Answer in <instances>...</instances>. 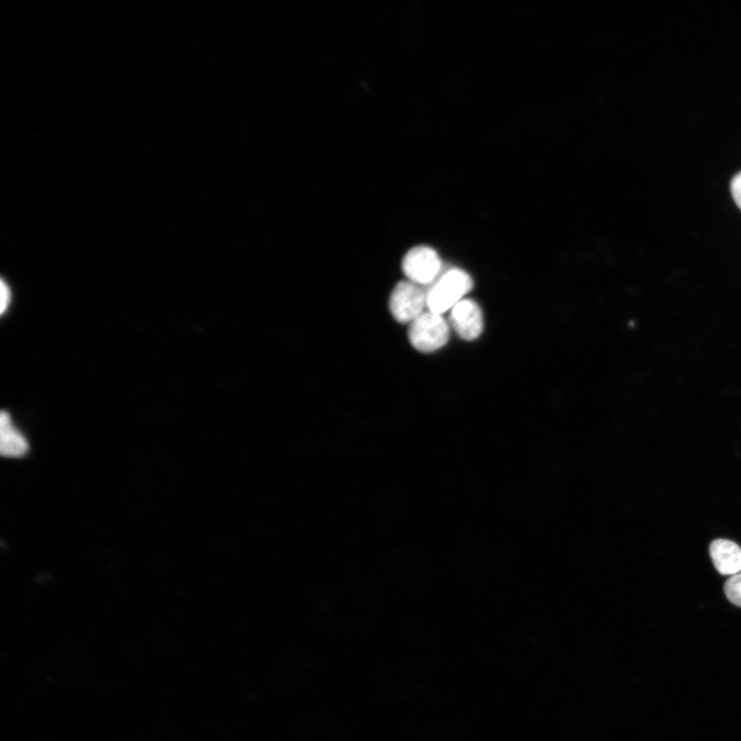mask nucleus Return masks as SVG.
<instances>
[{
	"mask_svg": "<svg viewBox=\"0 0 741 741\" xmlns=\"http://www.w3.org/2000/svg\"><path fill=\"white\" fill-rule=\"evenodd\" d=\"M449 322L455 333L467 341L478 339L484 330L483 312L470 299H464L450 310Z\"/></svg>",
	"mask_w": 741,
	"mask_h": 741,
	"instance_id": "nucleus-5",
	"label": "nucleus"
},
{
	"mask_svg": "<svg viewBox=\"0 0 741 741\" xmlns=\"http://www.w3.org/2000/svg\"><path fill=\"white\" fill-rule=\"evenodd\" d=\"M731 194L736 205L741 210V172L737 173L731 182Z\"/></svg>",
	"mask_w": 741,
	"mask_h": 741,
	"instance_id": "nucleus-9",
	"label": "nucleus"
},
{
	"mask_svg": "<svg viewBox=\"0 0 741 741\" xmlns=\"http://www.w3.org/2000/svg\"><path fill=\"white\" fill-rule=\"evenodd\" d=\"M0 433H2L0 449H2L4 456L21 457L27 453L28 443L14 427L11 416L7 412H3L2 417H0Z\"/></svg>",
	"mask_w": 741,
	"mask_h": 741,
	"instance_id": "nucleus-7",
	"label": "nucleus"
},
{
	"mask_svg": "<svg viewBox=\"0 0 741 741\" xmlns=\"http://www.w3.org/2000/svg\"><path fill=\"white\" fill-rule=\"evenodd\" d=\"M11 302V291L6 282L2 281V313L4 314Z\"/></svg>",
	"mask_w": 741,
	"mask_h": 741,
	"instance_id": "nucleus-10",
	"label": "nucleus"
},
{
	"mask_svg": "<svg viewBox=\"0 0 741 741\" xmlns=\"http://www.w3.org/2000/svg\"><path fill=\"white\" fill-rule=\"evenodd\" d=\"M724 590L729 601L741 608V573L729 578Z\"/></svg>",
	"mask_w": 741,
	"mask_h": 741,
	"instance_id": "nucleus-8",
	"label": "nucleus"
},
{
	"mask_svg": "<svg viewBox=\"0 0 741 741\" xmlns=\"http://www.w3.org/2000/svg\"><path fill=\"white\" fill-rule=\"evenodd\" d=\"M710 554L717 571L723 576L741 573V548L728 540H716L711 544Z\"/></svg>",
	"mask_w": 741,
	"mask_h": 741,
	"instance_id": "nucleus-6",
	"label": "nucleus"
},
{
	"mask_svg": "<svg viewBox=\"0 0 741 741\" xmlns=\"http://www.w3.org/2000/svg\"><path fill=\"white\" fill-rule=\"evenodd\" d=\"M428 307V292L425 287L412 281H401L390 299V309L395 319L402 324H411Z\"/></svg>",
	"mask_w": 741,
	"mask_h": 741,
	"instance_id": "nucleus-4",
	"label": "nucleus"
},
{
	"mask_svg": "<svg viewBox=\"0 0 741 741\" xmlns=\"http://www.w3.org/2000/svg\"><path fill=\"white\" fill-rule=\"evenodd\" d=\"M409 341L420 352H434L445 346L450 338V326L442 314L423 312L409 326Z\"/></svg>",
	"mask_w": 741,
	"mask_h": 741,
	"instance_id": "nucleus-2",
	"label": "nucleus"
},
{
	"mask_svg": "<svg viewBox=\"0 0 741 741\" xmlns=\"http://www.w3.org/2000/svg\"><path fill=\"white\" fill-rule=\"evenodd\" d=\"M473 287V279L466 271L458 268L446 270L427 290L428 308L443 314L463 301Z\"/></svg>",
	"mask_w": 741,
	"mask_h": 741,
	"instance_id": "nucleus-1",
	"label": "nucleus"
},
{
	"mask_svg": "<svg viewBox=\"0 0 741 741\" xmlns=\"http://www.w3.org/2000/svg\"><path fill=\"white\" fill-rule=\"evenodd\" d=\"M402 267L409 281L430 287L441 275L443 264L432 247L416 246L406 254Z\"/></svg>",
	"mask_w": 741,
	"mask_h": 741,
	"instance_id": "nucleus-3",
	"label": "nucleus"
}]
</instances>
